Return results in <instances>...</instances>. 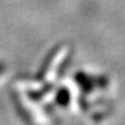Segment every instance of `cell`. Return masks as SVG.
<instances>
[{"instance_id": "6da1fadb", "label": "cell", "mask_w": 125, "mask_h": 125, "mask_svg": "<svg viewBox=\"0 0 125 125\" xmlns=\"http://www.w3.org/2000/svg\"><path fill=\"white\" fill-rule=\"evenodd\" d=\"M74 100V115L101 123L114 109L112 81L102 72L76 68L70 73Z\"/></svg>"}, {"instance_id": "7a4b0ae2", "label": "cell", "mask_w": 125, "mask_h": 125, "mask_svg": "<svg viewBox=\"0 0 125 125\" xmlns=\"http://www.w3.org/2000/svg\"><path fill=\"white\" fill-rule=\"evenodd\" d=\"M6 71H7V67H6V65H5V62H0V80H1V79L5 76Z\"/></svg>"}, {"instance_id": "3957f363", "label": "cell", "mask_w": 125, "mask_h": 125, "mask_svg": "<svg viewBox=\"0 0 125 125\" xmlns=\"http://www.w3.org/2000/svg\"><path fill=\"white\" fill-rule=\"evenodd\" d=\"M28 125H46V124H38V123H31V122H26Z\"/></svg>"}]
</instances>
